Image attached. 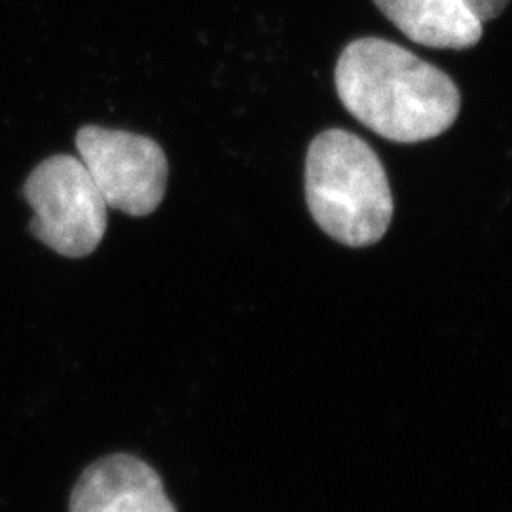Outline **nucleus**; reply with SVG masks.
<instances>
[{
	"instance_id": "39448f33",
	"label": "nucleus",
	"mask_w": 512,
	"mask_h": 512,
	"mask_svg": "<svg viewBox=\"0 0 512 512\" xmlns=\"http://www.w3.org/2000/svg\"><path fill=\"white\" fill-rule=\"evenodd\" d=\"M71 512H177L158 473L143 459L114 454L78 478Z\"/></svg>"
},
{
	"instance_id": "423d86ee",
	"label": "nucleus",
	"mask_w": 512,
	"mask_h": 512,
	"mask_svg": "<svg viewBox=\"0 0 512 512\" xmlns=\"http://www.w3.org/2000/svg\"><path fill=\"white\" fill-rule=\"evenodd\" d=\"M404 37L439 48L465 50L480 42L482 23L461 0H374Z\"/></svg>"
},
{
	"instance_id": "f257e3e1",
	"label": "nucleus",
	"mask_w": 512,
	"mask_h": 512,
	"mask_svg": "<svg viewBox=\"0 0 512 512\" xmlns=\"http://www.w3.org/2000/svg\"><path fill=\"white\" fill-rule=\"evenodd\" d=\"M334 80L349 114L393 143L439 137L458 120L461 95L454 80L384 38L348 44Z\"/></svg>"
},
{
	"instance_id": "0eeeda50",
	"label": "nucleus",
	"mask_w": 512,
	"mask_h": 512,
	"mask_svg": "<svg viewBox=\"0 0 512 512\" xmlns=\"http://www.w3.org/2000/svg\"><path fill=\"white\" fill-rule=\"evenodd\" d=\"M480 23L497 18L511 0H461Z\"/></svg>"
},
{
	"instance_id": "20e7f679",
	"label": "nucleus",
	"mask_w": 512,
	"mask_h": 512,
	"mask_svg": "<svg viewBox=\"0 0 512 512\" xmlns=\"http://www.w3.org/2000/svg\"><path fill=\"white\" fill-rule=\"evenodd\" d=\"M76 150L107 207L147 217L164 200L169 165L150 137L84 126L76 133Z\"/></svg>"
},
{
	"instance_id": "7ed1b4c3",
	"label": "nucleus",
	"mask_w": 512,
	"mask_h": 512,
	"mask_svg": "<svg viewBox=\"0 0 512 512\" xmlns=\"http://www.w3.org/2000/svg\"><path fill=\"white\" fill-rule=\"evenodd\" d=\"M35 217L29 230L69 258L92 255L107 232V203L76 156L57 154L38 164L23 186Z\"/></svg>"
},
{
	"instance_id": "f03ea898",
	"label": "nucleus",
	"mask_w": 512,
	"mask_h": 512,
	"mask_svg": "<svg viewBox=\"0 0 512 512\" xmlns=\"http://www.w3.org/2000/svg\"><path fill=\"white\" fill-rule=\"evenodd\" d=\"M306 202L319 228L348 247L380 241L393 219L384 165L361 137L344 129L323 131L311 141Z\"/></svg>"
}]
</instances>
